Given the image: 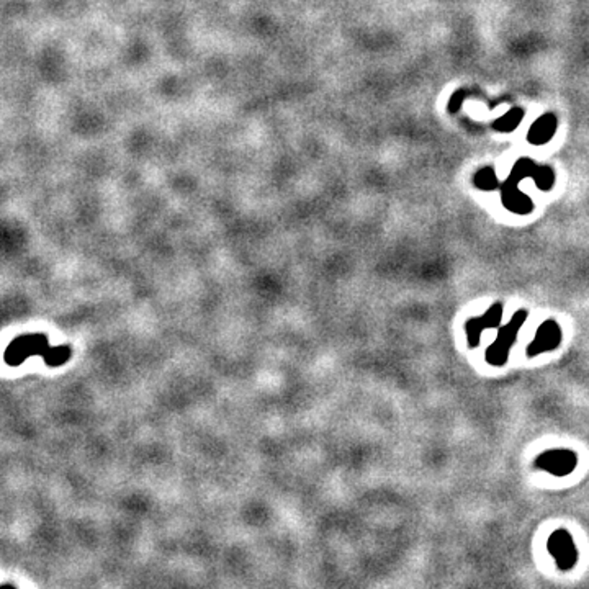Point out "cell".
<instances>
[{"label":"cell","mask_w":589,"mask_h":589,"mask_svg":"<svg viewBox=\"0 0 589 589\" xmlns=\"http://www.w3.org/2000/svg\"><path fill=\"white\" fill-rule=\"evenodd\" d=\"M556 130V118L554 115L546 113L535 121V123L530 126L529 131V141L535 146L545 145L546 141H550L555 135Z\"/></svg>","instance_id":"52a82bcc"},{"label":"cell","mask_w":589,"mask_h":589,"mask_svg":"<svg viewBox=\"0 0 589 589\" xmlns=\"http://www.w3.org/2000/svg\"><path fill=\"white\" fill-rule=\"evenodd\" d=\"M475 185L480 190H486V192H491V190H496L500 187V180H498L495 171L491 167H483L478 172L475 174Z\"/></svg>","instance_id":"9c48e42d"},{"label":"cell","mask_w":589,"mask_h":589,"mask_svg":"<svg viewBox=\"0 0 589 589\" xmlns=\"http://www.w3.org/2000/svg\"><path fill=\"white\" fill-rule=\"evenodd\" d=\"M561 341H563V332H561L559 322L546 320L539 326L534 341L527 346V355L529 357H537L544 352H551V350L560 347Z\"/></svg>","instance_id":"5b68a950"},{"label":"cell","mask_w":589,"mask_h":589,"mask_svg":"<svg viewBox=\"0 0 589 589\" xmlns=\"http://www.w3.org/2000/svg\"><path fill=\"white\" fill-rule=\"evenodd\" d=\"M534 182H535V185H537V187L540 190H544V192H546V190L554 189L555 174H554V171H551L550 167L539 166L537 171H535V175H534Z\"/></svg>","instance_id":"8fae6325"},{"label":"cell","mask_w":589,"mask_h":589,"mask_svg":"<svg viewBox=\"0 0 589 589\" xmlns=\"http://www.w3.org/2000/svg\"><path fill=\"white\" fill-rule=\"evenodd\" d=\"M537 167L539 166L534 161H530V159H527V157H522V159H519L516 164H514L511 175H509V177L517 180V182L521 184L524 179H529V177L534 179Z\"/></svg>","instance_id":"ba28073f"},{"label":"cell","mask_w":589,"mask_h":589,"mask_svg":"<svg viewBox=\"0 0 589 589\" xmlns=\"http://www.w3.org/2000/svg\"><path fill=\"white\" fill-rule=\"evenodd\" d=\"M501 321H503L501 301L491 305L481 316L470 318V320L465 322V332H466V341H469V347L471 349L478 347L480 341H481V334L485 332L486 329L500 327Z\"/></svg>","instance_id":"277c9868"},{"label":"cell","mask_w":589,"mask_h":589,"mask_svg":"<svg viewBox=\"0 0 589 589\" xmlns=\"http://www.w3.org/2000/svg\"><path fill=\"white\" fill-rule=\"evenodd\" d=\"M527 316H529L527 310H519L514 313L512 318L506 322V325L500 327L495 342H493L485 352V359L488 364L493 365V367H503V365L507 362L509 352H511L512 346L516 344L517 334L519 331H521V327L524 326Z\"/></svg>","instance_id":"6da1fadb"},{"label":"cell","mask_w":589,"mask_h":589,"mask_svg":"<svg viewBox=\"0 0 589 589\" xmlns=\"http://www.w3.org/2000/svg\"><path fill=\"white\" fill-rule=\"evenodd\" d=\"M501 200L503 205L516 215H529L534 210L532 200L519 189L517 180L511 177H507L501 185Z\"/></svg>","instance_id":"8992f818"},{"label":"cell","mask_w":589,"mask_h":589,"mask_svg":"<svg viewBox=\"0 0 589 589\" xmlns=\"http://www.w3.org/2000/svg\"><path fill=\"white\" fill-rule=\"evenodd\" d=\"M522 116H524V111H522L521 108H512V110H509L506 115H503L501 118L498 120L496 123H495L496 130L504 131V133L512 131L514 128H516V126H517L519 123H521Z\"/></svg>","instance_id":"30bf717a"},{"label":"cell","mask_w":589,"mask_h":589,"mask_svg":"<svg viewBox=\"0 0 589 589\" xmlns=\"http://www.w3.org/2000/svg\"><path fill=\"white\" fill-rule=\"evenodd\" d=\"M464 97H465V92H457L450 100V111H457L460 108L461 102H464Z\"/></svg>","instance_id":"7c38bea8"},{"label":"cell","mask_w":589,"mask_h":589,"mask_svg":"<svg viewBox=\"0 0 589 589\" xmlns=\"http://www.w3.org/2000/svg\"><path fill=\"white\" fill-rule=\"evenodd\" d=\"M546 549H549L550 555L555 559L556 566H559L560 570L568 571L576 565L578 550L575 542H573L571 534L568 532V530H555V532L550 535L549 542H546Z\"/></svg>","instance_id":"3957f363"},{"label":"cell","mask_w":589,"mask_h":589,"mask_svg":"<svg viewBox=\"0 0 589 589\" xmlns=\"http://www.w3.org/2000/svg\"><path fill=\"white\" fill-rule=\"evenodd\" d=\"M534 466L554 476H566L578 466V455L568 449H551L540 454Z\"/></svg>","instance_id":"7a4b0ae2"}]
</instances>
